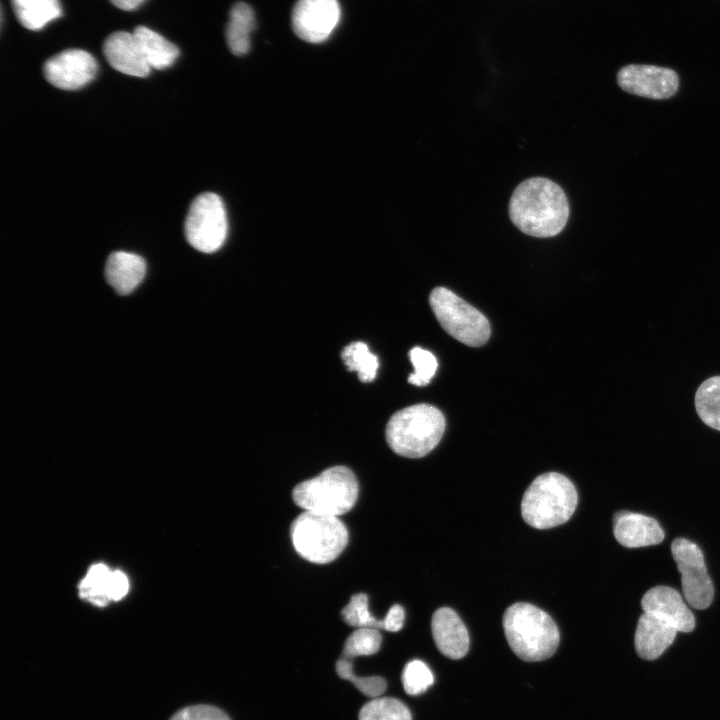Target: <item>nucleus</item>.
<instances>
[{"instance_id": "nucleus-1", "label": "nucleus", "mask_w": 720, "mask_h": 720, "mask_svg": "<svg viewBox=\"0 0 720 720\" xmlns=\"http://www.w3.org/2000/svg\"><path fill=\"white\" fill-rule=\"evenodd\" d=\"M509 216L523 233L547 238L560 233L569 217V205L562 188L553 181L534 177L520 183L509 203Z\"/></svg>"}, {"instance_id": "nucleus-2", "label": "nucleus", "mask_w": 720, "mask_h": 720, "mask_svg": "<svg viewBox=\"0 0 720 720\" xmlns=\"http://www.w3.org/2000/svg\"><path fill=\"white\" fill-rule=\"evenodd\" d=\"M503 628L511 650L524 661L546 660L559 645L560 634L553 619L529 603L509 606L503 615Z\"/></svg>"}, {"instance_id": "nucleus-3", "label": "nucleus", "mask_w": 720, "mask_h": 720, "mask_svg": "<svg viewBox=\"0 0 720 720\" xmlns=\"http://www.w3.org/2000/svg\"><path fill=\"white\" fill-rule=\"evenodd\" d=\"M445 418L429 404H416L397 411L386 426V440L398 455L420 458L431 452L441 440Z\"/></svg>"}, {"instance_id": "nucleus-4", "label": "nucleus", "mask_w": 720, "mask_h": 720, "mask_svg": "<svg viewBox=\"0 0 720 720\" xmlns=\"http://www.w3.org/2000/svg\"><path fill=\"white\" fill-rule=\"evenodd\" d=\"M574 484L564 475L548 472L536 477L526 489L521 514L536 529H548L568 521L577 506Z\"/></svg>"}, {"instance_id": "nucleus-5", "label": "nucleus", "mask_w": 720, "mask_h": 720, "mask_svg": "<svg viewBox=\"0 0 720 720\" xmlns=\"http://www.w3.org/2000/svg\"><path fill=\"white\" fill-rule=\"evenodd\" d=\"M358 491L353 471L340 465L296 485L292 498L304 511L338 517L354 507Z\"/></svg>"}, {"instance_id": "nucleus-6", "label": "nucleus", "mask_w": 720, "mask_h": 720, "mask_svg": "<svg viewBox=\"0 0 720 720\" xmlns=\"http://www.w3.org/2000/svg\"><path fill=\"white\" fill-rule=\"evenodd\" d=\"M290 535L296 552L315 564L335 560L348 543L346 526L337 516L304 511L291 524Z\"/></svg>"}, {"instance_id": "nucleus-7", "label": "nucleus", "mask_w": 720, "mask_h": 720, "mask_svg": "<svg viewBox=\"0 0 720 720\" xmlns=\"http://www.w3.org/2000/svg\"><path fill=\"white\" fill-rule=\"evenodd\" d=\"M429 302L439 324L456 340L479 347L489 339L487 318L449 289L436 287L430 294Z\"/></svg>"}, {"instance_id": "nucleus-8", "label": "nucleus", "mask_w": 720, "mask_h": 720, "mask_svg": "<svg viewBox=\"0 0 720 720\" xmlns=\"http://www.w3.org/2000/svg\"><path fill=\"white\" fill-rule=\"evenodd\" d=\"M188 243L203 253H213L225 242L228 232L227 215L222 199L205 192L191 203L184 225Z\"/></svg>"}, {"instance_id": "nucleus-9", "label": "nucleus", "mask_w": 720, "mask_h": 720, "mask_svg": "<svg viewBox=\"0 0 720 720\" xmlns=\"http://www.w3.org/2000/svg\"><path fill=\"white\" fill-rule=\"evenodd\" d=\"M672 556L681 574L683 596L695 609H706L712 603L714 588L699 546L685 538L671 544Z\"/></svg>"}, {"instance_id": "nucleus-10", "label": "nucleus", "mask_w": 720, "mask_h": 720, "mask_svg": "<svg viewBox=\"0 0 720 720\" xmlns=\"http://www.w3.org/2000/svg\"><path fill=\"white\" fill-rule=\"evenodd\" d=\"M617 83L624 91L651 99H667L679 87L677 73L655 65L630 64L621 68Z\"/></svg>"}, {"instance_id": "nucleus-11", "label": "nucleus", "mask_w": 720, "mask_h": 720, "mask_svg": "<svg viewBox=\"0 0 720 720\" xmlns=\"http://www.w3.org/2000/svg\"><path fill=\"white\" fill-rule=\"evenodd\" d=\"M98 71L95 58L85 50L67 49L49 58L43 66L47 82L63 90H76L94 79Z\"/></svg>"}, {"instance_id": "nucleus-12", "label": "nucleus", "mask_w": 720, "mask_h": 720, "mask_svg": "<svg viewBox=\"0 0 720 720\" xmlns=\"http://www.w3.org/2000/svg\"><path fill=\"white\" fill-rule=\"evenodd\" d=\"M340 19L337 0H298L292 11L294 33L304 41L320 43L334 31Z\"/></svg>"}, {"instance_id": "nucleus-13", "label": "nucleus", "mask_w": 720, "mask_h": 720, "mask_svg": "<svg viewBox=\"0 0 720 720\" xmlns=\"http://www.w3.org/2000/svg\"><path fill=\"white\" fill-rule=\"evenodd\" d=\"M644 612L650 613L671 625L678 632H691L695 617L682 595L669 586H656L648 590L642 600Z\"/></svg>"}, {"instance_id": "nucleus-14", "label": "nucleus", "mask_w": 720, "mask_h": 720, "mask_svg": "<svg viewBox=\"0 0 720 720\" xmlns=\"http://www.w3.org/2000/svg\"><path fill=\"white\" fill-rule=\"evenodd\" d=\"M103 54L109 65L118 72L136 77H146L150 73L151 67L133 33H111L103 43Z\"/></svg>"}, {"instance_id": "nucleus-15", "label": "nucleus", "mask_w": 720, "mask_h": 720, "mask_svg": "<svg viewBox=\"0 0 720 720\" xmlns=\"http://www.w3.org/2000/svg\"><path fill=\"white\" fill-rule=\"evenodd\" d=\"M431 630L434 642L444 656L460 659L467 654L469 634L454 610L448 607L437 609L431 619Z\"/></svg>"}, {"instance_id": "nucleus-16", "label": "nucleus", "mask_w": 720, "mask_h": 720, "mask_svg": "<svg viewBox=\"0 0 720 720\" xmlns=\"http://www.w3.org/2000/svg\"><path fill=\"white\" fill-rule=\"evenodd\" d=\"M613 531L615 539L627 548L656 545L664 539V532L654 518L628 511L615 515Z\"/></svg>"}, {"instance_id": "nucleus-17", "label": "nucleus", "mask_w": 720, "mask_h": 720, "mask_svg": "<svg viewBox=\"0 0 720 720\" xmlns=\"http://www.w3.org/2000/svg\"><path fill=\"white\" fill-rule=\"evenodd\" d=\"M677 630L660 618L644 612L635 632V649L645 660H654L673 643Z\"/></svg>"}, {"instance_id": "nucleus-18", "label": "nucleus", "mask_w": 720, "mask_h": 720, "mask_svg": "<svg viewBox=\"0 0 720 720\" xmlns=\"http://www.w3.org/2000/svg\"><path fill=\"white\" fill-rule=\"evenodd\" d=\"M145 272V260L125 251L111 253L105 266L106 280L119 295L131 293L141 283Z\"/></svg>"}, {"instance_id": "nucleus-19", "label": "nucleus", "mask_w": 720, "mask_h": 720, "mask_svg": "<svg viewBox=\"0 0 720 720\" xmlns=\"http://www.w3.org/2000/svg\"><path fill=\"white\" fill-rule=\"evenodd\" d=\"M132 33L151 68L166 69L179 56L176 45L145 26H137Z\"/></svg>"}, {"instance_id": "nucleus-20", "label": "nucleus", "mask_w": 720, "mask_h": 720, "mask_svg": "<svg viewBox=\"0 0 720 720\" xmlns=\"http://www.w3.org/2000/svg\"><path fill=\"white\" fill-rule=\"evenodd\" d=\"M254 27L255 17L252 8L244 2L234 4L226 27L227 44L234 55L241 56L248 52L250 34Z\"/></svg>"}, {"instance_id": "nucleus-21", "label": "nucleus", "mask_w": 720, "mask_h": 720, "mask_svg": "<svg viewBox=\"0 0 720 720\" xmlns=\"http://www.w3.org/2000/svg\"><path fill=\"white\" fill-rule=\"evenodd\" d=\"M19 23L29 30H40L62 14L58 0H11Z\"/></svg>"}, {"instance_id": "nucleus-22", "label": "nucleus", "mask_w": 720, "mask_h": 720, "mask_svg": "<svg viewBox=\"0 0 720 720\" xmlns=\"http://www.w3.org/2000/svg\"><path fill=\"white\" fill-rule=\"evenodd\" d=\"M694 401L702 422L720 431V376H712L702 382Z\"/></svg>"}, {"instance_id": "nucleus-23", "label": "nucleus", "mask_w": 720, "mask_h": 720, "mask_svg": "<svg viewBox=\"0 0 720 720\" xmlns=\"http://www.w3.org/2000/svg\"><path fill=\"white\" fill-rule=\"evenodd\" d=\"M348 370L356 371L362 382H371L375 379L379 362L377 356L372 354L363 342H353L346 346L341 354Z\"/></svg>"}, {"instance_id": "nucleus-24", "label": "nucleus", "mask_w": 720, "mask_h": 720, "mask_svg": "<svg viewBox=\"0 0 720 720\" xmlns=\"http://www.w3.org/2000/svg\"><path fill=\"white\" fill-rule=\"evenodd\" d=\"M359 720H412L406 705L396 698L376 697L359 712Z\"/></svg>"}, {"instance_id": "nucleus-25", "label": "nucleus", "mask_w": 720, "mask_h": 720, "mask_svg": "<svg viewBox=\"0 0 720 720\" xmlns=\"http://www.w3.org/2000/svg\"><path fill=\"white\" fill-rule=\"evenodd\" d=\"M111 572L104 564L93 565L80 582V596L98 606L106 605L110 601L108 586Z\"/></svg>"}, {"instance_id": "nucleus-26", "label": "nucleus", "mask_w": 720, "mask_h": 720, "mask_svg": "<svg viewBox=\"0 0 720 720\" xmlns=\"http://www.w3.org/2000/svg\"><path fill=\"white\" fill-rule=\"evenodd\" d=\"M382 642L380 632L375 628H357L346 640L342 657L351 659L368 656L379 651Z\"/></svg>"}, {"instance_id": "nucleus-27", "label": "nucleus", "mask_w": 720, "mask_h": 720, "mask_svg": "<svg viewBox=\"0 0 720 720\" xmlns=\"http://www.w3.org/2000/svg\"><path fill=\"white\" fill-rule=\"evenodd\" d=\"M341 616L344 622L353 627L383 629V619L378 620L370 613L365 593L352 595L349 603L342 609Z\"/></svg>"}, {"instance_id": "nucleus-28", "label": "nucleus", "mask_w": 720, "mask_h": 720, "mask_svg": "<svg viewBox=\"0 0 720 720\" xmlns=\"http://www.w3.org/2000/svg\"><path fill=\"white\" fill-rule=\"evenodd\" d=\"M336 672L342 679L348 680L364 695L379 697L386 690V681L379 676L359 677L355 675L351 659L341 657L336 662Z\"/></svg>"}, {"instance_id": "nucleus-29", "label": "nucleus", "mask_w": 720, "mask_h": 720, "mask_svg": "<svg viewBox=\"0 0 720 720\" xmlns=\"http://www.w3.org/2000/svg\"><path fill=\"white\" fill-rule=\"evenodd\" d=\"M434 682L429 667L420 660H412L406 664L402 673V683L407 694L416 696L424 693Z\"/></svg>"}, {"instance_id": "nucleus-30", "label": "nucleus", "mask_w": 720, "mask_h": 720, "mask_svg": "<svg viewBox=\"0 0 720 720\" xmlns=\"http://www.w3.org/2000/svg\"><path fill=\"white\" fill-rule=\"evenodd\" d=\"M411 363L414 367V373L410 374L408 381L417 386L427 385L438 367L435 356L420 347H414L409 352Z\"/></svg>"}, {"instance_id": "nucleus-31", "label": "nucleus", "mask_w": 720, "mask_h": 720, "mask_svg": "<svg viewBox=\"0 0 720 720\" xmlns=\"http://www.w3.org/2000/svg\"><path fill=\"white\" fill-rule=\"evenodd\" d=\"M170 720H230V718L215 706L199 704L182 708Z\"/></svg>"}, {"instance_id": "nucleus-32", "label": "nucleus", "mask_w": 720, "mask_h": 720, "mask_svg": "<svg viewBox=\"0 0 720 720\" xmlns=\"http://www.w3.org/2000/svg\"><path fill=\"white\" fill-rule=\"evenodd\" d=\"M128 587L129 585L126 575L119 570L112 571L108 586L109 600L116 601L123 598L128 591Z\"/></svg>"}, {"instance_id": "nucleus-33", "label": "nucleus", "mask_w": 720, "mask_h": 720, "mask_svg": "<svg viewBox=\"0 0 720 720\" xmlns=\"http://www.w3.org/2000/svg\"><path fill=\"white\" fill-rule=\"evenodd\" d=\"M405 619V612L401 605H393L383 619V629L390 632H397L402 629Z\"/></svg>"}, {"instance_id": "nucleus-34", "label": "nucleus", "mask_w": 720, "mask_h": 720, "mask_svg": "<svg viewBox=\"0 0 720 720\" xmlns=\"http://www.w3.org/2000/svg\"><path fill=\"white\" fill-rule=\"evenodd\" d=\"M114 6L125 11L137 9L145 0H109Z\"/></svg>"}]
</instances>
